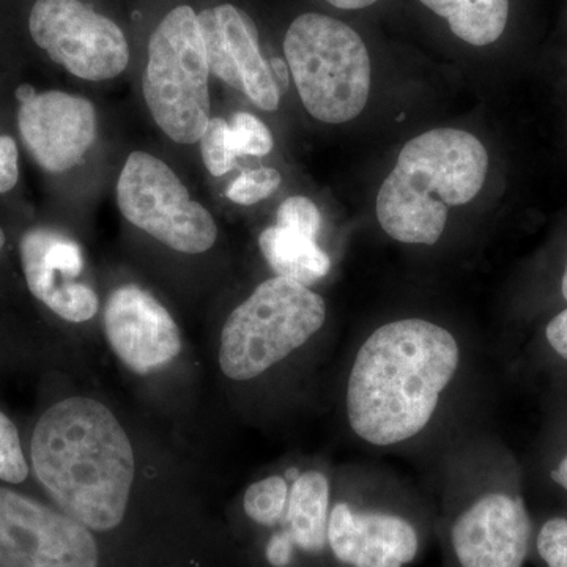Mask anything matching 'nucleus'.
<instances>
[{
  "instance_id": "nucleus-6",
  "label": "nucleus",
  "mask_w": 567,
  "mask_h": 567,
  "mask_svg": "<svg viewBox=\"0 0 567 567\" xmlns=\"http://www.w3.org/2000/svg\"><path fill=\"white\" fill-rule=\"evenodd\" d=\"M207 52L193 7L171 10L148 40L142 78L153 121L178 144H194L210 122Z\"/></svg>"
},
{
  "instance_id": "nucleus-8",
  "label": "nucleus",
  "mask_w": 567,
  "mask_h": 567,
  "mask_svg": "<svg viewBox=\"0 0 567 567\" xmlns=\"http://www.w3.org/2000/svg\"><path fill=\"white\" fill-rule=\"evenodd\" d=\"M29 31L52 61L80 80H112L128 66L125 33L81 0H37Z\"/></svg>"
},
{
  "instance_id": "nucleus-5",
  "label": "nucleus",
  "mask_w": 567,
  "mask_h": 567,
  "mask_svg": "<svg viewBox=\"0 0 567 567\" xmlns=\"http://www.w3.org/2000/svg\"><path fill=\"white\" fill-rule=\"evenodd\" d=\"M284 54L306 111L323 123L353 121L371 93V58L346 22L305 13L287 29Z\"/></svg>"
},
{
  "instance_id": "nucleus-29",
  "label": "nucleus",
  "mask_w": 567,
  "mask_h": 567,
  "mask_svg": "<svg viewBox=\"0 0 567 567\" xmlns=\"http://www.w3.org/2000/svg\"><path fill=\"white\" fill-rule=\"evenodd\" d=\"M328 3L341 10H361L374 6L379 0H327Z\"/></svg>"
},
{
  "instance_id": "nucleus-23",
  "label": "nucleus",
  "mask_w": 567,
  "mask_h": 567,
  "mask_svg": "<svg viewBox=\"0 0 567 567\" xmlns=\"http://www.w3.org/2000/svg\"><path fill=\"white\" fill-rule=\"evenodd\" d=\"M282 177L274 167H259L238 175L229 188L227 197L238 205H256L270 197L281 185Z\"/></svg>"
},
{
  "instance_id": "nucleus-7",
  "label": "nucleus",
  "mask_w": 567,
  "mask_h": 567,
  "mask_svg": "<svg viewBox=\"0 0 567 567\" xmlns=\"http://www.w3.org/2000/svg\"><path fill=\"white\" fill-rule=\"evenodd\" d=\"M123 218L182 254H204L218 238L212 213L192 199L178 175L147 152L128 156L117 182Z\"/></svg>"
},
{
  "instance_id": "nucleus-33",
  "label": "nucleus",
  "mask_w": 567,
  "mask_h": 567,
  "mask_svg": "<svg viewBox=\"0 0 567 567\" xmlns=\"http://www.w3.org/2000/svg\"><path fill=\"white\" fill-rule=\"evenodd\" d=\"M3 245H6V234L0 229V251H2Z\"/></svg>"
},
{
  "instance_id": "nucleus-13",
  "label": "nucleus",
  "mask_w": 567,
  "mask_h": 567,
  "mask_svg": "<svg viewBox=\"0 0 567 567\" xmlns=\"http://www.w3.org/2000/svg\"><path fill=\"white\" fill-rule=\"evenodd\" d=\"M18 126L33 159L48 173L61 174L91 151L99 123L91 100L48 91L21 100Z\"/></svg>"
},
{
  "instance_id": "nucleus-17",
  "label": "nucleus",
  "mask_w": 567,
  "mask_h": 567,
  "mask_svg": "<svg viewBox=\"0 0 567 567\" xmlns=\"http://www.w3.org/2000/svg\"><path fill=\"white\" fill-rule=\"evenodd\" d=\"M259 248L276 276L306 287L315 286L330 274V257L317 245L316 238L308 235L275 224L260 234Z\"/></svg>"
},
{
  "instance_id": "nucleus-27",
  "label": "nucleus",
  "mask_w": 567,
  "mask_h": 567,
  "mask_svg": "<svg viewBox=\"0 0 567 567\" xmlns=\"http://www.w3.org/2000/svg\"><path fill=\"white\" fill-rule=\"evenodd\" d=\"M293 546L292 537L287 535L286 532L278 533V535L271 537L267 551H265L268 563L275 567L289 566L290 559H292Z\"/></svg>"
},
{
  "instance_id": "nucleus-30",
  "label": "nucleus",
  "mask_w": 567,
  "mask_h": 567,
  "mask_svg": "<svg viewBox=\"0 0 567 567\" xmlns=\"http://www.w3.org/2000/svg\"><path fill=\"white\" fill-rule=\"evenodd\" d=\"M271 71H274V76L276 84H278L279 91H286L287 82H289V74H287V70L289 66L284 65L281 61H274L270 63Z\"/></svg>"
},
{
  "instance_id": "nucleus-12",
  "label": "nucleus",
  "mask_w": 567,
  "mask_h": 567,
  "mask_svg": "<svg viewBox=\"0 0 567 567\" xmlns=\"http://www.w3.org/2000/svg\"><path fill=\"white\" fill-rule=\"evenodd\" d=\"M20 256L29 290L52 315L69 323H85L99 315V295L80 281L84 254L73 238L35 227L22 235Z\"/></svg>"
},
{
  "instance_id": "nucleus-32",
  "label": "nucleus",
  "mask_w": 567,
  "mask_h": 567,
  "mask_svg": "<svg viewBox=\"0 0 567 567\" xmlns=\"http://www.w3.org/2000/svg\"><path fill=\"white\" fill-rule=\"evenodd\" d=\"M561 290H563V297H565V300L567 301V264H566L565 275H563Z\"/></svg>"
},
{
  "instance_id": "nucleus-26",
  "label": "nucleus",
  "mask_w": 567,
  "mask_h": 567,
  "mask_svg": "<svg viewBox=\"0 0 567 567\" xmlns=\"http://www.w3.org/2000/svg\"><path fill=\"white\" fill-rule=\"evenodd\" d=\"M20 178L18 145L10 136H0V193H9Z\"/></svg>"
},
{
  "instance_id": "nucleus-11",
  "label": "nucleus",
  "mask_w": 567,
  "mask_h": 567,
  "mask_svg": "<svg viewBox=\"0 0 567 567\" xmlns=\"http://www.w3.org/2000/svg\"><path fill=\"white\" fill-rule=\"evenodd\" d=\"M199 25L210 73L244 92L259 110H278L281 91L260 51L259 32L251 18L223 3L200 11Z\"/></svg>"
},
{
  "instance_id": "nucleus-9",
  "label": "nucleus",
  "mask_w": 567,
  "mask_h": 567,
  "mask_svg": "<svg viewBox=\"0 0 567 567\" xmlns=\"http://www.w3.org/2000/svg\"><path fill=\"white\" fill-rule=\"evenodd\" d=\"M92 529L9 487H0V567H99Z\"/></svg>"
},
{
  "instance_id": "nucleus-4",
  "label": "nucleus",
  "mask_w": 567,
  "mask_h": 567,
  "mask_svg": "<svg viewBox=\"0 0 567 567\" xmlns=\"http://www.w3.org/2000/svg\"><path fill=\"white\" fill-rule=\"evenodd\" d=\"M327 303L293 279L275 276L227 317L218 364L227 379L248 382L270 371L322 330Z\"/></svg>"
},
{
  "instance_id": "nucleus-20",
  "label": "nucleus",
  "mask_w": 567,
  "mask_h": 567,
  "mask_svg": "<svg viewBox=\"0 0 567 567\" xmlns=\"http://www.w3.org/2000/svg\"><path fill=\"white\" fill-rule=\"evenodd\" d=\"M199 142L208 173L223 177L234 169L238 156L230 141L229 123L221 117H212Z\"/></svg>"
},
{
  "instance_id": "nucleus-14",
  "label": "nucleus",
  "mask_w": 567,
  "mask_h": 567,
  "mask_svg": "<svg viewBox=\"0 0 567 567\" xmlns=\"http://www.w3.org/2000/svg\"><path fill=\"white\" fill-rule=\"evenodd\" d=\"M532 520L517 496H481L451 532L461 567H522L527 558Z\"/></svg>"
},
{
  "instance_id": "nucleus-10",
  "label": "nucleus",
  "mask_w": 567,
  "mask_h": 567,
  "mask_svg": "<svg viewBox=\"0 0 567 567\" xmlns=\"http://www.w3.org/2000/svg\"><path fill=\"white\" fill-rule=\"evenodd\" d=\"M103 327L112 353L136 375L158 374L181 357L182 331L173 315L136 284L110 295Z\"/></svg>"
},
{
  "instance_id": "nucleus-21",
  "label": "nucleus",
  "mask_w": 567,
  "mask_h": 567,
  "mask_svg": "<svg viewBox=\"0 0 567 567\" xmlns=\"http://www.w3.org/2000/svg\"><path fill=\"white\" fill-rule=\"evenodd\" d=\"M230 141L237 156H267L275 140L268 126L249 112H238L229 123Z\"/></svg>"
},
{
  "instance_id": "nucleus-19",
  "label": "nucleus",
  "mask_w": 567,
  "mask_h": 567,
  "mask_svg": "<svg viewBox=\"0 0 567 567\" xmlns=\"http://www.w3.org/2000/svg\"><path fill=\"white\" fill-rule=\"evenodd\" d=\"M289 483L284 476H268L246 488L244 509L254 524L274 527L286 517Z\"/></svg>"
},
{
  "instance_id": "nucleus-16",
  "label": "nucleus",
  "mask_w": 567,
  "mask_h": 567,
  "mask_svg": "<svg viewBox=\"0 0 567 567\" xmlns=\"http://www.w3.org/2000/svg\"><path fill=\"white\" fill-rule=\"evenodd\" d=\"M331 486L324 473L308 470L292 481L286 511V533L308 554H319L328 543Z\"/></svg>"
},
{
  "instance_id": "nucleus-1",
  "label": "nucleus",
  "mask_w": 567,
  "mask_h": 567,
  "mask_svg": "<svg viewBox=\"0 0 567 567\" xmlns=\"http://www.w3.org/2000/svg\"><path fill=\"white\" fill-rule=\"evenodd\" d=\"M31 466L55 507L96 533L121 527L137 477L125 425L99 399L70 395L33 429Z\"/></svg>"
},
{
  "instance_id": "nucleus-2",
  "label": "nucleus",
  "mask_w": 567,
  "mask_h": 567,
  "mask_svg": "<svg viewBox=\"0 0 567 567\" xmlns=\"http://www.w3.org/2000/svg\"><path fill=\"white\" fill-rule=\"evenodd\" d=\"M456 338L423 319L377 328L358 350L347 383V417L354 434L391 446L431 423L443 391L456 375Z\"/></svg>"
},
{
  "instance_id": "nucleus-25",
  "label": "nucleus",
  "mask_w": 567,
  "mask_h": 567,
  "mask_svg": "<svg viewBox=\"0 0 567 567\" xmlns=\"http://www.w3.org/2000/svg\"><path fill=\"white\" fill-rule=\"evenodd\" d=\"M536 544L547 567H567V518L557 517L546 522Z\"/></svg>"
},
{
  "instance_id": "nucleus-28",
  "label": "nucleus",
  "mask_w": 567,
  "mask_h": 567,
  "mask_svg": "<svg viewBox=\"0 0 567 567\" xmlns=\"http://www.w3.org/2000/svg\"><path fill=\"white\" fill-rule=\"evenodd\" d=\"M546 336L551 349L567 360V309L550 320Z\"/></svg>"
},
{
  "instance_id": "nucleus-15",
  "label": "nucleus",
  "mask_w": 567,
  "mask_h": 567,
  "mask_svg": "<svg viewBox=\"0 0 567 567\" xmlns=\"http://www.w3.org/2000/svg\"><path fill=\"white\" fill-rule=\"evenodd\" d=\"M328 546L350 567H404L416 558L420 539L405 518L338 503L328 518Z\"/></svg>"
},
{
  "instance_id": "nucleus-24",
  "label": "nucleus",
  "mask_w": 567,
  "mask_h": 567,
  "mask_svg": "<svg viewBox=\"0 0 567 567\" xmlns=\"http://www.w3.org/2000/svg\"><path fill=\"white\" fill-rule=\"evenodd\" d=\"M276 226L308 235L317 240V235L322 229V215L308 197L292 196L279 205L276 212Z\"/></svg>"
},
{
  "instance_id": "nucleus-3",
  "label": "nucleus",
  "mask_w": 567,
  "mask_h": 567,
  "mask_svg": "<svg viewBox=\"0 0 567 567\" xmlns=\"http://www.w3.org/2000/svg\"><path fill=\"white\" fill-rule=\"evenodd\" d=\"M488 153L475 134L435 128L413 137L377 194V219L395 241L435 245L451 208L483 189Z\"/></svg>"
},
{
  "instance_id": "nucleus-22",
  "label": "nucleus",
  "mask_w": 567,
  "mask_h": 567,
  "mask_svg": "<svg viewBox=\"0 0 567 567\" xmlns=\"http://www.w3.org/2000/svg\"><path fill=\"white\" fill-rule=\"evenodd\" d=\"M31 465L22 450L20 432L6 413L0 412V481L7 484L24 483Z\"/></svg>"
},
{
  "instance_id": "nucleus-31",
  "label": "nucleus",
  "mask_w": 567,
  "mask_h": 567,
  "mask_svg": "<svg viewBox=\"0 0 567 567\" xmlns=\"http://www.w3.org/2000/svg\"><path fill=\"white\" fill-rule=\"evenodd\" d=\"M551 480L567 491V456L559 462L557 468L551 472Z\"/></svg>"
},
{
  "instance_id": "nucleus-18",
  "label": "nucleus",
  "mask_w": 567,
  "mask_h": 567,
  "mask_svg": "<svg viewBox=\"0 0 567 567\" xmlns=\"http://www.w3.org/2000/svg\"><path fill=\"white\" fill-rule=\"evenodd\" d=\"M424 7L445 18L451 32L472 44L487 47L505 32L509 0H420Z\"/></svg>"
}]
</instances>
